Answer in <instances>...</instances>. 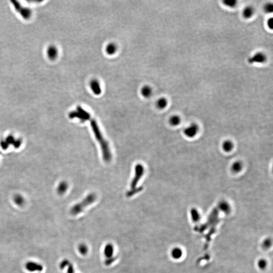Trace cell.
<instances>
[{
  "label": "cell",
  "instance_id": "1",
  "mask_svg": "<svg viewBox=\"0 0 273 273\" xmlns=\"http://www.w3.org/2000/svg\"><path fill=\"white\" fill-rule=\"evenodd\" d=\"M90 120L91 126L92 128L93 132L94 133L96 140L99 142V143L100 144V147L102 150L103 158L106 162H109L112 158V155L108 143L104 139L103 134L101 132L96 121L93 119H90Z\"/></svg>",
  "mask_w": 273,
  "mask_h": 273
},
{
  "label": "cell",
  "instance_id": "2",
  "mask_svg": "<svg viewBox=\"0 0 273 273\" xmlns=\"http://www.w3.org/2000/svg\"><path fill=\"white\" fill-rule=\"evenodd\" d=\"M97 196L94 193H91L86 196L83 200L79 204L74 205L70 209V213L72 215H76L81 213L89 205L94 202Z\"/></svg>",
  "mask_w": 273,
  "mask_h": 273
},
{
  "label": "cell",
  "instance_id": "3",
  "mask_svg": "<svg viewBox=\"0 0 273 273\" xmlns=\"http://www.w3.org/2000/svg\"><path fill=\"white\" fill-rule=\"evenodd\" d=\"M135 176L131 184V189L137 188L138 183L144 173V168L141 164H138L135 168Z\"/></svg>",
  "mask_w": 273,
  "mask_h": 273
},
{
  "label": "cell",
  "instance_id": "4",
  "mask_svg": "<svg viewBox=\"0 0 273 273\" xmlns=\"http://www.w3.org/2000/svg\"><path fill=\"white\" fill-rule=\"evenodd\" d=\"M267 57L266 53L263 52H258L253 55L248 59V62L249 64L254 63L264 64L267 61Z\"/></svg>",
  "mask_w": 273,
  "mask_h": 273
},
{
  "label": "cell",
  "instance_id": "5",
  "mask_svg": "<svg viewBox=\"0 0 273 273\" xmlns=\"http://www.w3.org/2000/svg\"><path fill=\"white\" fill-rule=\"evenodd\" d=\"M25 267L27 271L30 272H41L44 267L41 264L34 261H28L25 264Z\"/></svg>",
  "mask_w": 273,
  "mask_h": 273
},
{
  "label": "cell",
  "instance_id": "6",
  "mask_svg": "<svg viewBox=\"0 0 273 273\" xmlns=\"http://www.w3.org/2000/svg\"><path fill=\"white\" fill-rule=\"evenodd\" d=\"M59 267L61 269H67V273H75L74 266L69 260L66 259L62 260L59 265Z\"/></svg>",
  "mask_w": 273,
  "mask_h": 273
},
{
  "label": "cell",
  "instance_id": "7",
  "mask_svg": "<svg viewBox=\"0 0 273 273\" xmlns=\"http://www.w3.org/2000/svg\"><path fill=\"white\" fill-rule=\"evenodd\" d=\"M255 10L251 6H247L244 7L242 11V16L246 19H251L254 16Z\"/></svg>",
  "mask_w": 273,
  "mask_h": 273
},
{
  "label": "cell",
  "instance_id": "8",
  "mask_svg": "<svg viewBox=\"0 0 273 273\" xmlns=\"http://www.w3.org/2000/svg\"><path fill=\"white\" fill-rule=\"evenodd\" d=\"M91 89L96 95H99L101 93V88L100 83L97 79H93L90 82Z\"/></svg>",
  "mask_w": 273,
  "mask_h": 273
},
{
  "label": "cell",
  "instance_id": "9",
  "mask_svg": "<svg viewBox=\"0 0 273 273\" xmlns=\"http://www.w3.org/2000/svg\"><path fill=\"white\" fill-rule=\"evenodd\" d=\"M198 131V127L196 124H192L191 126L186 128L184 133L185 135L189 138H192L196 135Z\"/></svg>",
  "mask_w": 273,
  "mask_h": 273
},
{
  "label": "cell",
  "instance_id": "10",
  "mask_svg": "<svg viewBox=\"0 0 273 273\" xmlns=\"http://www.w3.org/2000/svg\"><path fill=\"white\" fill-rule=\"evenodd\" d=\"M114 253V246L111 243H108L106 245L104 249V254L106 258H110L113 256Z\"/></svg>",
  "mask_w": 273,
  "mask_h": 273
},
{
  "label": "cell",
  "instance_id": "11",
  "mask_svg": "<svg viewBox=\"0 0 273 273\" xmlns=\"http://www.w3.org/2000/svg\"><path fill=\"white\" fill-rule=\"evenodd\" d=\"M117 51V47L116 45L113 43H110L106 46V52L107 54L112 55L114 54Z\"/></svg>",
  "mask_w": 273,
  "mask_h": 273
},
{
  "label": "cell",
  "instance_id": "12",
  "mask_svg": "<svg viewBox=\"0 0 273 273\" xmlns=\"http://www.w3.org/2000/svg\"><path fill=\"white\" fill-rule=\"evenodd\" d=\"M141 94L144 97L149 98L152 94V90L149 86H146L142 88Z\"/></svg>",
  "mask_w": 273,
  "mask_h": 273
},
{
  "label": "cell",
  "instance_id": "13",
  "mask_svg": "<svg viewBox=\"0 0 273 273\" xmlns=\"http://www.w3.org/2000/svg\"><path fill=\"white\" fill-rule=\"evenodd\" d=\"M78 251L82 255H86L88 253L89 248L86 244L81 243L78 246Z\"/></svg>",
  "mask_w": 273,
  "mask_h": 273
},
{
  "label": "cell",
  "instance_id": "14",
  "mask_svg": "<svg viewBox=\"0 0 273 273\" xmlns=\"http://www.w3.org/2000/svg\"><path fill=\"white\" fill-rule=\"evenodd\" d=\"M168 100L165 98H161L157 102V106L159 109H163L168 105Z\"/></svg>",
  "mask_w": 273,
  "mask_h": 273
},
{
  "label": "cell",
  "instance_id": "15",
  "mask_svg": "<svg viewBox=\"0 0 273 273\" xmlns=\"http://www.w3.org/2000/svg\"><path fill=\"white\" fill-rule=\"evenodd\" d=\"M143 189V187H140L138 188H136L134 189H131L130 190L128 191V192L126 193V196L128 197H131L132 196H134V195L137 194L138 193L141 191Z\"/></svg>",
  "mask_w": 273,
  "mask_h": 273
},
{
  "label": "cell",
  "instance_id": "16",
  "mask_svg": "<svg viewBox=\"0 0 273 273\" xmlns=\"http://www.w3.org/2000/svg\"><path fill=\"white\" fill-rule=\"evenodd\" d=\"M222 147L224 150L228 152V151H230L232 150L233 147V143L229 141H227L224 142L223 143Z\"/></svg>",
  "mask_w": 273,
  "mask_h": 273
},
{
  "label": "cell",
  "instance_id": "17",
  "mask_svg": "<svg viewBox=\"0 0 273 273\" xmlns=\"http://www.w3.org/2000/svg\"><path fill=\"white\" fill-rule=\"evenodd\" d=\"M223 2L225 5L227 6L228 7L233 8L237 5L238 2L236 0H225Z\"/></svg>",
  "mask_w": 273,
  "mask_h": 273
},
{
  "label": "cell",
  "instance_id": "18",
  "mask_svg": "<svg viewBox=\"0 0 273 273\" xmlns=\"http://www.w3.org/2000/svg\"><path fill=\"white\" fill-rule=\"evenodd\" d=\"M180 118L177 115H173L171 117L170 119V123L173 126H177L180 123Z\"/></svg>",
  "mask_w": 273,
  "mask_h": 273
},
{
  "label": "cell",
  "instance_id": "19",
  "mask_svg": "<svg viewBox=\"0 0 273 273\" xmlns=\"http://www.w3.org/2000/svg\"><path fill=\"white\" fill-rule=\"evenodd\" d=\"M218 206H219V208H220L221 211H224V212H228L229 211V209H230L229 205H228V204L225 202H220Z\"/></svg>",
  "mask_w": 273,
  "mask_h": 273
},
{
  "label": "cell",
  "instance_id": "20",
  "mask_svg": "<svg viewBox=\"0 0 273 273\" xmlns=\"http://www.w3.org/2000/svg\"><path fill=\"white\" fill-rule=\"evenodd\" d=\"M182 254V251L179 248H175L171 252V255L175 258H179L181 257Z\"/></svg>",
  "mask_w": 273,
  "mask_h": 273
},
{
  "label": "cell",
  "instance_id": "21",
  "mask_svg": "<svg viewBox=\"0 0 273 273\" xmlns=\"http://www.w3.org/2000/svg\"><path fill=\"white\" fill-rule=\"evenodd\" d=\"M264 11L267 13H271L273 11V5L272 3H267L264 7Z\"/></svg>",
  "mask_w": 273,
  "mask_h": 273
},
{
  "label": "cell",
  "instance_id": "22",
  "mask_svg": "<svg viewBox=\"0 0 273 273\" xmlns=\"http://www.w3.org/2000/svg\"><path fill=\"white\" fill-rule=\"evenodd\" d=\"M242 166L240 162H236L232 165V170L234 172L237 173L241 170Z\"/></svg>",
  "mask_w": 273,
  "mask_h": 273
},
{
  "label": "cell",
  "instance_id": "23",
  "mask_svg": "<svg viewBox=\"0 0 273 273\" xmlns=\"http://www.w3.org/2000/svg\"><path fill=\"white\" fill-rule=\"evenodd\" d=\"M14 201H15V204H16L17 205H19V206H22V205H23V204L25 203L24 199L21 197L19 196L15 197V198H14Z\"/></svg>",
  "mask_w": 273,
  "mask_h": 273
},
{
  "label": "cell",
  "instance_id": "24",
  "mask_svg": "<svg viewBox=\"0 0 273 273\" xmlns=\"http://www.w3.org/2000/svg\"><path fill=\"white\" fill-rule=\"evenodd\" d=\"M116 260V257L112 256L110 258H106L104 262V263L106 266H110L111 264H113V262H115Z\"/></svg>",
  "mask_w": 273,
  "mask_h": 273
},
{
  "label": "cell",
  "instance_id": "25",
  "mask_svg": "<svg viewBox=\"0 0 273 273\" xmlns=\"http://www.w3.org/2000/svg\"><path fill=\"white\" fill-rule=\"evenodd\" d=\"M67 188V184L65 182L61 183L60 187H59V192L60 194H63L64 192H65L66 189Z\"/></svg>",
  "mask_w": 273,
  "mask_h": 273
},
{
  "label": "cell",
  "instance_id": "26",
  "mask_svg": "<svg viewBox=\"0 0 273 273\" xmlns=\"http://www.w3.org/2000/svg\"><path fill=\"white\" fill-rule=\"evenodd\" d=\"M191 215H192V218L195 221H197L199 220V215L198 214V212L197 211L196 209H193L191 211Z\"/></svg>",
  "mask_w": 273,
  "mask_h": 273
},
{
  "label": "cell",
  "instance_id": "27",
  "mask_svg": "<svg viewBox=\"0 0 273 273\" xmlns=\"http://www.w3.org/2000/svg\"><path fill=\"white\" fill-rule=\"evenodd\" d=\"M273 20L272 18H271L267 20V25L269 29H272L273 26Z\"/></svg>",
  "mask_w": 273,
  "mask_h": 273
},
{
  "label": "cell",
  "instance_id": "28",
  "mask_svg": "<svg viewBox=\"0 0 273 273\" xmlns=\"http://www.w3.org/2000/svg\"><path fill=\"white\" fill-rule=\"evenodd\" d=\"M258 265H259V267H260V268L263 269V268H264V267H266V261L264 260H260V262H259V263H258Z\"/></svg>",
  "mask_w": 273,
  "mask_h": 273
},
{
  "label": "cell",
  "instance_id": "29",
  "mask_svg": "<svg viewBox=\"0 0 273 273\" xmlns=\"http://www.w3.org/2000/svg\"><path fill=\"white\" fill-rule=\"evenodd\" d=\"M265 244L266 246H269V244H270V242H269V240H267V241L265 242Z\"/></svg>",
  "mask_w": 273,
  "mask_h": 273
}]
</instances>
